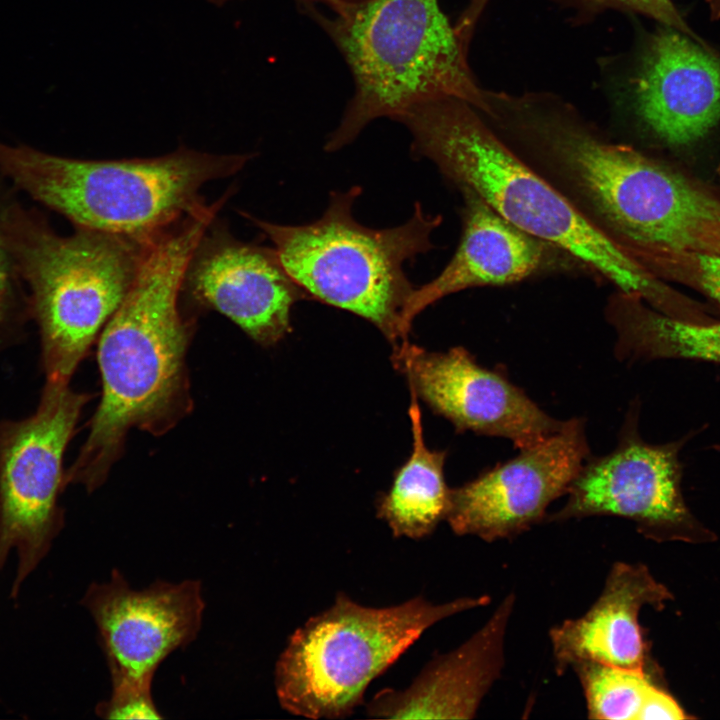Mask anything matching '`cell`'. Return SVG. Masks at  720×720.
Instances as JSON below:
<instances>
[{
    "instance_id": "277c9868",
    "label": "cell",
    "mask_w": 720,
    "mask_h": 720,
    "mask_svg": "<svg viewBox=\"0 0 720 720\" xmlns=\"http://www.w3.org/2000/svg\"><path fill=\"white\" fill-rule=\"evenodd\" d=\"M341 52L355 90L325 150L350 144L373 120H395L410 108L457 97L479 112L486 90L466 59V39L452 26L438 0H363L325 5L302 3Z\"/></svg>"
},
{
    "instance_id": "5bb4252c",
    "label": "cell",
    "mask_w": 720,
    "mask_h": 720,
    "mask_svg": "<svg viewBox=\"0 0 720 720\" xmlns=\"http://www.w3.org/2000/svg\"><path fill=\"white\" fill-rule=\"evenodd\" d=\"M185 280L198 300L264 346L278 343L291 331L293 305L309 299L274 248L243 243L223 232L209 239L203 235Z\"/></svg>"
},
{
    "instance_id": "7c38bea8",
    "label": "cell",
    "mask_w": 720,
    "mask_h": 720,
    "mask_svg": "<svg viewBox=\"0 0 720 720\" xmlns=\"http://www.w3.org/2000/svg\"><path fill=\"white\" fill-rule=\"evenodd\" d=\"M81 604L94 619L112 684L152 682L160 663L196 638L204 611L197 580L135 590L117 570L91 584Z\"/></svg>"
},
{
    "instance_id": "2e32d148",
    "label": "cell",
    "mask_w": 720,
    "mask_h": 720,
    "mask_svg": "<svg viewBox=\"0 0 720 720\" xmlns=\"http://www.w3.org/2000/svg\"><path fill=\"white\" fill-rule=\"evenodd\" d=\"M508 594L468 640L434 657L403 690L384 689L367 704L372 718L471 719L504 667L505 637L515 605Z\"/></svg>"
},
{
    "instance_id": "ba28073f",
    "label": "cell",
    "mask_w": 720,
    "mask_h": 720,
    "mask_svg": "<svg viewBox=\"0 0 720 720\" xmlns=\"http://www.w3.org/2000/svg\"><path fill=\"white\" fill-rule=\"evenodd\" d=\"M488 595L433 604L423 596L389 607L358 604L337 594L326 610L289 638L275 667L281 707L311 719L347 717L368 685L386 671L429 627L460 612L485 606Z\"/></svg>"
},
{
    "instance_id": "4316f807",
    "label": "cell",
    "mask_w": 720,
    "mask_h": 720,
    "mask_svg": "<svg viewBox=\"0 0 720 720\" xmlns=\"http://www.w3.org/2000/svg\"><path fill=\"white\" fill-rule=\"evenodd\" d=\"M230 1H234V0H207V2L213 4L217 7H222ZM298 1L301 4L302 3H313V4L330 5V4H335V3L358 2V1H363V0H298Z\"/></svg>"
},
{
    "instance_id": "83f0119b",
    "label": "cell",
    "mask_w": 720,
    "mask_h": 720,
    "mask_svg": "<svg viewBox=\"0 0 720 720\" xmlns=\"http://www.w3.org/2000/svg\"><path fill=\"white\" fill-rule=\"evenodd\" d=\"M711 17L713 19L720 18V0H707Z\"/></svg>"
},
{
    "instance_id": "603a6c76",
    "label": "cell",
    "mask_w": 720,
    "mask_h": 720,
    "mask_svg": "<svg viewBox=\"0 0 720 720\" xmlns=\"http://www.w3.org/2000/svg\"><path fill=\"white\" fill-rule=\"evenodd\" d=\"M576 16L586 20L607 9H620L641 13L661 24L673 28L699 41L697 35L689 28L671 0H563Z\"/></svg>"
},
{
    "instance_id": "8fae6325",
    "label": "cell",
    "mask_w": 720,
    "mask_h": 720,
    "mask_svg": "<svg viewBox=\"0 0 720 720\" xmlns=\"http://www.w3.org/2000/svg\"><path fill=\"white\" fill-rule=\"evenodd\" d=\"M392 362L407 378L410 392L458 432L504 438L522 449L564 423L502 373L478 364L463 347L433 352L404 341L393 346Z\"/></svg>"
},
{
    "instance_id": "44dd1931",
    "label": "cell",
    "mask_w": 720,
    "mask_h": 720,
    "mask_svg": "<svg viewBox=\"0 0 720 720\" xmlns=\"http://www.w3.org/2000/svg\"><path fill=\"white\" fill-rule=\"evenodd\" d=\"M572 668L582 685L589 718L638 720L652 687L644 669H628L597 662H581Z\"/></svg>"
},
{
    "instance_id": "ac0fdd59",
    "label": "cell",
    "mask_w": 720,
    "mask_h": 720,
    "mask_svg": "<svg viewBox=\"0 0 720 720\" xmlns=\"http://www.w3.org/2000/svg\"><path fill=\"white\" fill-rule=\"evenodd\" d=\"M463 230L460 243L444 269L415 288L402 316L406 339L414 319L442 298L469 288L523 281L544 262V242L501 217L479 196L462 190Z\"/></svg>"
},
{
    "instance_id": "8992f818",
    "label": "cell",
    "mask_w": 720,
    "mask_h": 720,
    "mask_svg": "<svg viewBox=\"0 0 720 720\" xmlns=\"http://www.w3.org/2000/svg\"><path fill=\"white\" fill-rule=\"evenodd\" d=\"M361 193L359 186L332 192L322 216L302 225L248 218L268 236L283 267L309 299L364 318L394 346L408 341L402 316L415 290L404 264L433 249L431 235L442 216L426 214L416 202L405 223L370 228L353 215Z\"/></svg>"
},
{
    "instance_id": "d6986e66",
    "label": "cell",
    "mask_w": 720,
    "mask_h": 720,
    "mask_svg": "<svg viewBox=\"0 0 720 720\" xmlns=\"http://www.w3.org/2000/svg\"><path fill=\"white\" fill-rule=\"evenodd\" d=\"M623 361L680 359L720 364V320H687L664 314L635 294L617 291L606 308Z\"/></svg>"
},
{
    "instance_id": "484cf974",
    "label": "cell",
    "mask_w": 720,
    "mask_h": 720,
    "mask_svg": "<svg viewBox=\"0 0 720 720\" xmlns=\"http://www.w3.org/2000/svg\"><path fill=\"white\" fill-rule=\"evenodd\" d=\"M6 253H8V251L6 249L2 231L0 229V309L2 307V303L7 291L8 274Z\"/></svg>"
},
{
    "instance_id": "9a60e30c",
    "label": "cell",
    "mask_w": 720,
    "mask_h": 720,
    "mask_svg": "<svg viewBox=\"0 0 720 720\" xmlns=\"http://www.w3.org/2000/svg\"><path fill=\"white\" fill-rule=\"evenodd\" d=\"M642 124L671 146H687L720 122V57L665 26L650 36L631 79Z\"/></svg>"
},
{
    "instance_id": "30bf717a",
    "label": "cell",
    "mask_w": 720,
    "mask_h": 720,
    "mask_svg": "<svg viewBox=\"0 0 720 720\" xmlns=\"http://www.w3.org/2000/svg\"><path fill=\"white\" fill-rule=\"evenodd\" d=\"M589 456L584 420H565L513 458L450 488L445 520L459 536L487 542L517 536L543 520L550 504L566 495Z\"/></svg>"
},
{
    "instance_id": "5b68a950",
    "label": "cell",
    "mask_w": 720,
    "mask_h": 720,
    "mask_svg": "<svg viewBox=\"0 0 720 720\" xmlns=\"http://www.w3.org/2000/svg\"><path fill=\"white\" fill-rule=\"evenodd\" d=\"M250 158L180 148L155 158L81 160L0 143V171L31 197L78 228L139 239L203 206L200 188Z\"/></svg>"
},
{
    "instance_id": "4fadbf2b",
    "label": "cell",
    "mask_w": 720,
    "mask_h": 720,
    "mask_svg": "<svg viewBox=\"0 0 720 720\" xmlns=\"http://www.w3.org/2000/svg\"><path fill=\"white\" fill-rule=\"evenodd\" d=\"M633 411L616 447L589 456L571 483L563 507L549 520L618 516L641 524L682 521L680 442L650 444L637 432Z\"/></svg>"
},
{
    "instance_id": "9c48e42d",
    "label": "cell",
    "mask_w": 720,
    "mask_h": 720,
    "mask_svg": "<svg viewBox=\"0 0 720 720\" xmlns=\"http://www.w3.org/2000/svg\"><path fill=\"white\" fill-rule=\"evenodd\" d=\"M68 383L47 380L34 414L0 433V571L15 551L13 598L63 527V457L87 400Z\"/></svg>"
},
{
    "instance_id": "ffe728a7",
    "label": "cell",
    "mask_w": 720,
    "mask_h": 720,
    "mask_svg": "<svg viewBox=\"0 0 720 720\" xmlns=\"http://www.w3.org/2000/svg\"><path fill=\"white\" fill-rule=\"evenodd\" d=\"M410 394L412 451L395 471L390 489L378 498L376 510L394 537L418 540L431 535L445 520L450 488L444 477L446 452L426 445L418 398Z\"/></svg>"
},
{
    "instance_id": "d4e9b609",
    "label": "cell",
    "mask_w": 720,
    "mask_h": 720,
    "mask_svg": "<svg viewBox=\"0 0 720 720\" xmlns=\"http://www.w3.org/2000/svg\"><path fill=\"white\" fill-rule=\"evenodd\" d=\"M686 715L668 694L652 685L643 703L638 720H680Z\"/></svg>"
},
{
    "instance_id": "6da1fadb",
    "label": "cell",
    "mask_w": 720,
    "mask_h": 720,
    "mask_svg": "<svg viewBox=\"0 0 720 720\" xmlns=\"http://www.w3.org/2000/svg\"><path fill=\"white\" fill-rule=\"evenodd\" d=\"M493 124L544 164L639 268L666 252L720 255L719 192L610 141L559 98L501 92Z\"/></svg>"
},
{
    "instance_id": "3957f363",
    "label": "cell",
    "mask_w": 720,
    "mask_h": 720,
    "mask_svg": "<svg viewBox=\"0 0 720 720\" xmlns=\"http://www.w3.org/2000/svg\"><path fill=\"white\" fill-rule=\"evenodd\" d=\"M395 121L412 135L415 157L432 161L460 191L479 196L528 235L573 256L661 312L679 292L639 268L556 185L527 164L482 114L457 97L418 104Z\"/></svg>"
},
{
    "instance_id": "52a82bcc",
    "label": "cell",
    "mask_w": 720,
    "mask_h": 720,
    "mask_svg": "<svg viewBox=\"0 0 720 720\" xmlns=\"http://www.w3.org/2000/svg\"><path fill=\"white\" fill-rule=\"evenodd\" d=\"M1 231L30 285L47 380L69 382L128 293L152 237L86 228L62 237L18 209L3 216Z\"/></svg>"
},
{
    "instance_id": "7402d4cb",
    "label": "cell",
    "mask_w": 720,
    "mask_h": 720,
    "mask_svg": "<svg viewBox=\"0 0 720 720\" xmlns=\"http://www.w3.org/2000/svg\"><path fill=\"white\" fill-rule=\"evenodd\" d=\"M652 277L689 287L720 305V255L666 252L644 266Z\"/></svg>"
},
{
    "instance_id": "cb8c5ba5",
    "label": "cell",
    "mask_w": 720,
    "mask_h": 720,
    "mask_svg": "<svg viewBox=\"0 0 720 720\" xmlns=\"http://www.w3.org/2000/svg\"><path fill=\"white\" fill-rule=\"evenodd\" d=\"M151 687V681L112 684L111 696L96 706V714L105 719L162 718Z\"/></svg>"
},
{
    "instance_id": "7a4b0ae2",
    "label": "cell",
    "mask_w": 720,
    "mask_h": 720,
    "mask_svg": "<svg viewBox=\"0 0 720 720\" xmlns=\"http://www.w3.org/2000/svg\"><path fill=\"white\" fill-rule=\"evenodd\" d=\"M220 207L204 205L148 241L128 293L101 332L102 398L66 482L97 488L131 428L159 432L183 403L188 335L178 296Z\"/></svg>"
},
{
    "instance_id": "e0dca14e",
    "label": "cell",
    "mask_w": 720,
    "mask_h": 720,
    "mask_svg": "<svg viewBox=\"0 0 720 720\" xmlns=\"http://www.w3.org/2000/svg\"><path fill=\"white\" fill-rule=\"evenodd\" d=\"M671 596L641 564L617 562L590 609L550 631L558 674L581 662L644 669L645 646L638 622L645 605L661 606Z\"/></svg>"
}]
</instances>
